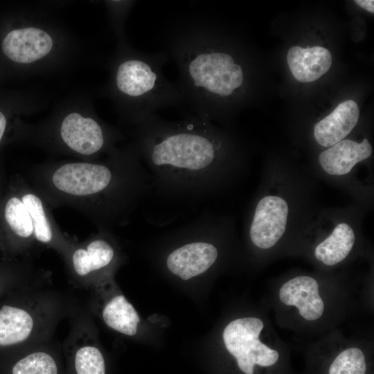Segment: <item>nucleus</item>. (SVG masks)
Listing matches in <instances>:
<instances>
[{
  "label": "nucleus",
  "mask_w": 374,
  "mask_h": 374,
  "mask_svg": "<svg viewBox=\"0 0 374 374\" xmlns=\"http://www.w3.org/2000/svg\"><path fill=\"white\" fill-rule=\"evenodd\" d=\"M115 254L111 243L98 236L67 247L64 251L71 275L86 286L93 283L96 275L112 264Z\"/></svg>",
  "instance_id": "0eeeda50"
},
{
  "label": "nucleus",
  "mask_w": 374,
  "mask_h": 374,
  "mask_svg": "<svg viewBox=\"0 0 374 374\" xmlns=\"http://www.w3.org/2000/svg\"><path fill=\"white\" fill-rule=\"evenodd\" d=\"M288 205L278 196L267 195L258 203L249 229L253 244L260 249L273 247L284 234Z\"/></svg>",
  "instance_id": "6e6552de"
},
{
  "label": "nucleus",
  "mask_w": 374,
  "mask_h": 374,
  "mask_svg": "<svg viewBox=\"0 0 374 374\" xmlns=\"http://www.w3.org/2000/svg\"><path fill=\"white\" fill-rule=\"evenodd\" d=\"M355 240L352 227L346 223H340L335 227L328 238L316 247L314 256L326 265H335L348 256Z\"/></svg>",
  "instance_id": "a211bd4d"
},
{
  "label": "nucleus",
  "mask_w": 374,
  "mask_h": 374,
  "mask_svg": "<svg viewBox=\"0 0 374 374\" xmlns=\"http://www.w3.org/2000/svg\"><path fill=\"white\" fill-rule=\"evenodd\" d=\"M366 358L362 350L348 348L337 355L330 366L328 374H366Z\"/></svg>",
  "instance_id": "4be33fe9"
},
{
  "label": "nucleus",
  "mask_w": 374,
  "mask_h": 374,
  "mask_svg": "<svg viewBox=\"0 0 374 374\" xmlns=\"http://www.w3.org/2000/svg\"><path fill=\"white\" fill-rule=\"evenodd\" d=\"M165 46L178 69L175 83L198 118L209 121L217 116L224 100L244 86L243 66L224 48L205 15H190L172 24L166 33Z\"/></svg>",
  "instance_id": "f257e3e1"
},
{
  "label": "nucleus",
  "mask_w": 374,
  "mask_h": 374,
  "mask_svg": "<svg viewBox=\"0 0 374 374\" xmlns=\"http://www.w3.org/2000/svg\"><path fill=\"white\" fill-rule=\"evenodd\" d=\"M53 44L51 37L44 30L27 27L8 33L2 42V51L12 61L28 64L47 55Z\"/></svg>",
  "instance_id": "9d476101"
},
{
  "label": "nucleus",
  "mask_w": 374,
  "mask_h": 374,
  "mask_svg": "<svg viewBox=\"0 0 374 374\" xmlns=\"http://www.w3.org/2000/svg\"><path fill=\"white\" fill-rule=\"evenodd\" d=\"M169 59L164 51L132 52L116 66L114 87L126 105L129 115L138 124L157 110L180 107L186 103L175 83L163 73V66Z\"/></svg>",
  "instance_id": "7ed1b4c3"
},
{
  "label": "nucleus",
  "mask_w": 374,
  "mask_h": 374,
  "mask_svg": "<svg viewBox=\"0 0 374 374\" xmlns=\"http://www.w3.org/2000/svg\"><path fill=\"white\" fill-rule=\"evenodd\" d=\"M119 175L116 168L107 164L69 162L50 171L48 186L55 195L66 201L93 202L117 186Z\"/></svg>",
  "instance_id": "20e7f679"
},
{
  "label": "nucleus",
  "mask_w": 374,
  "mask_h": 374,
  "mask_svg": "<svg viewBox=\"0 0 374 374\" xmlns=\"http://www.w3.org/2000/svg\"><path fill=\"white\" fill-rule=\"evenodd\" d=\"M359 117L356 102L345 100L314 127L316 141L323 147H330L342 141L353 130Z\"/></svg>",
  "instance_id": "ddd939ff"
},
{
  "label": "nucleus",
  "mask_w": 374,
  "mask_h": 374,
  "mask_svg": "<svg viewBox=\"0 0 374 374\" xmlns=\"http://www.w3.org/2000/svg\"><path fill=\"white\" fill-rule=\"evenodd\" d=\"M280 301L295 307L299 315L307 321L319 319L324 312L325 305L319 294L316 279L309 276H299L283 284L279 290Z\"/></svg>",
  "instance_id": "9b49d317"
},
{
  "label": "nucleus",
  "mask_w": 374,
  "mask_h": 374,
  "mask_svg": "<svg viewBox=\"0 0 374 374\" xmlns=\"http://www.w3.org/2000/svg\"><path fill=\"white\" fill-rule=\"evenodd\" d=\"M70 342L74 345V367L76 374H105V363L100 350L87 332L85 322L78 323Z\"/></svg>",
  "instance_id": "dca6fc26"
},
{
  "label": "nucleus",
  "mask_w": 374,
  "mask_h": 374,
  "mask_svg": "<svg viewBox=\"0 0 374 374\" xmlns=\"http://www.w3.org/2000/svg\"><path fill=\"white\" fill-rule=\"evenodd\" d=\"M101 316L105 323L116 332L127 336L137 332L139 316L123 294L109 299L103 306Z\"/></svg>",
  "instance_id": "6ab92c4d"
},
{
  "label": "nucleus",
  "mask_w": 374,
  "mask_h": 374,
  "mask_svg": "<svg viewBox=\"0 0 374 374\" xmlns=\"http://www.w3.org/2000/svg\"><path fill=\"white\" fill-rule=\"evenodd\" d=\"M57 363L52 355L42 350L26 355L14 365L12 374H57Z\"/></svg>",
  "instance_id": "412c9836"
},
{
  "label": "nucleus",
  "mask_w": 374,
  "mask_h": 374,
  "mask_svg": "<svg viewBox=\"0 0 374 374\" xmlns=\"http://www.w3.org/2000/svg\"><path fill=\"white\" fill-rule=\"evenodd\" d=\"M287 60L293 76L298 81L310 82L328 71L332 57L331 53L324 47L315 46L304 48L296 46L289 49Z\"/></svg>",
  "instance_id": "2eb2a0df"
},
{
  "label": "nucleus",
  "mask_w": 374,
  "mask_h": 374,
  "mask_svg": "<svg viewBox=\"0 0 374 374\" xmlns=\"http://www.w3.org/2000/svg\"><path fill=\"white\" fill-rule=\"evenodd\" d=\"M264 326L259 318L244 317L231 321L223 331L225 347L244 374H253L256 365L269 367L278 360V352L260 339Z\"/></svg>",
  "instance_id": "423d86ee"
},
{
  "label": "nucleus",
  "mask_w": 374,
  "mask_h": 374,
  "mask_svg": "<svg viewBox=\"0 0 374 374\" xmlns=\"http://www.w3.org/2000/svg\"><path fill=\"white\" fill-rule=\"evenodd\" d=\"M139 125L140 152L166 175L195 179L218 161L222 142L207 121L189 115L170 122L154 114Z\"/></svg>",
  "instance_id": "f03ea898"
},
{
  "label": "nucleus",
  "mask_w": 374,
  "mask_h": 374,
  "mask_svg": "<svg viewBox=\"0 0 374 374\" xmlns=\"http://www.w3.org/2000/svg\"><path fill=\"white\" fill-rule=\"evenodd\" d=\"M371 154L372 147L366 138L361 143L343 139L322 152L319 161L328 174L344 175L349 173L353 166L368 158Z\"/></svg>",
  "instance_id": "4468645a"
},
{
  "label": "nucleus",
  "mask_w": 374,
  "mask_h": 374,
  "mask_svg": "<svg viewBox=\"0 0 374 374\" xmlns=\"http://www.w3.org/2000/svg\"><path fill=\"white\" fill-rule=\"evenodd\" d=\"M5 220L12 233L18 238L28 242H35L33 226L29 213L21 197H10L4 208Z\"/></svg>",
  "instance_id": "aec40b11"
},
{
  "label": "nucleus",
  "mask_w": 374,
  "mask_h": 374,
  "mask_svg": "<svg viewBox=\"0 0 374 374\" xmlns=\"http://www.w3.org/2000/svg\"><path fill=\"white\" fill-rule=\"evenodd\" d=\"M26 207L33 226L35 243L46 247L62 248V243L53 226L47 208L40 197L32 190L21 197Z\"/></svg>",
  "instance_id": "f3484780"
},
{
  "label": "nucleus",
  "mask_w": 374,
  "mask_h": 374,
  "mask_svg": "<svg viewBox=\"0 0 374 374\" xmlns=\"http://www.w3.org/2000/svg\"><path fill=\"white\" fill-rule=\"evenodd\" d=\"M57 309L52 299L30 296L23 306L4 305L0 309V346L39 344L51 330Z\"/></svg>",
  "instance_id": "39448f33"
},
{
  "label": "nucleus",
  "mask_w": 374,
  "mask_h": 374,
  "mask_svg": "<svg viewBox=\"0 0 374 374\" xmlns=\"http://www.w3.org/2000/svg\"><path fill=\"white\" fill-rule=\"evenodd\" d=\"M217 248L206 242L186 244L171 252L166 265L168 269L182 280H188L207 271L216 261Z\"/></svg>",
  "instance_id": "f8f14e48"
},
{
  "label": "nucleus",
  "mask_w": 374,
  "mask_h": 374,
  "mask_svg": "<svg viewBox=\"0 0 374 374\" xmlns=\"http://www.w3.org/2000/svg\"><path fill=\"white\" fill-rule=\"evenodd\" d=\"M355 3H356L358 6L362 7V8L366 10L368 12L371 13L374 12V1L373 0H355Z\"/></svg>",
  "instance_id": "5701e85b"
},
{
  "label": "nucleus",
  "mask_w": 374,
  "mask_h": 374,
  "mask_svg": "<svg viewBox=\"0 0 374 374\" xmlns=\"http://www.w3.org/2000/svg\"><path fill=\"white\" fill-rule=\"evenodd\" d=\"M60 134L64 144L73 152L89 156L99 152L106 144L103 127L93 118L73 112L62 121Z\"/></svg>",
  "instance_id": "1a4fd4ad"
},
{
  "label": "nucleus",
  "mask_w": 374,
  "mask_h": 374,
  "mask_svg": "<svg viewBox=\"0 0 374 374\" xmlns=\"http://www.w3.org/2000/svg\"><path fill=\"white\" fill-rule=\"evenodd\" d=\"M7 121L4 114L0 112V141L6 130Z\"/></svg>",
  "instance_id": "b1692460"
}]
</instances>
